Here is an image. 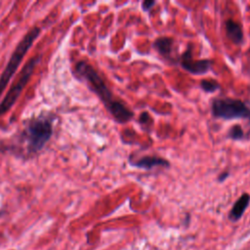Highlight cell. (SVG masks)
Returning <instances> with one entry per match:
<instances>
[{
	"label": "cell",
	"mask_w": 250,
	"mask_h": 250,
	"mask_svg": "<svg viewBox=\"0 0 250 250\" xmlns=\"http://www.w3.org/2000/svg\"><path fill=\"white\" fill-rule=\"evenodd\" d=\"M74 72L77 77L82 78L87 83L90 90L98 96L115 122L124 124L133 118L134 112L124 103L113 96V93L109 90L102 76L90 63L84 61L77 62Z\"/></svg>",
	"instance_id": "6da1fadb"
},
{
	"label": "cell",
	"mask_w": 250,
	"mask_h": 250,
	"mask_svg": "<svg viewBox=\"0 0 250 250\" xmlns=\"http://www.w3.org/2000/svg\"><path fill=\"white\" fill-rule=\"evenodd\" d=\"M53 135L52 119L47 116L31 118L23 132L27 150L31 153L40 151L49 142Z\"/></svg>",
	"instance_id": "7a4b0ae2"
},
{
	"label": "cell",
	"mask_w": 250,
	"mask_h": 250,
	"mask_svg": "<svg viewBox=\"0 0 250 250\" xmlns=\"http://www.w3.org/2000/svg\"><path fill=\"white\" fill-rule=\"evenodd\" d=\"M41 32V29L37 26L32 27L29 29L26 34L21 38V40L17 45L16 49L12 53L8 63L6 67L4 68L2 74L0 75V96L7 87L9 81L13 77V75L16 73V70L19 68L21 62L23 60V57L27 53V51L31 48L32 44L36 40V38L39 36Z\"/></svg>",
	"instance_id": "3957f363"
},
{
	"label": "cell",
	"mask_w": 250,
	"mask_h": 250,
	"mask_svg": "<svg viewBox=\"0 0 250 250\" xmlns=\"http://www.w3.org/2000/svg\"><path fill=\"white\" fill-rule=\"evenodd\" d=\"M214 117L226 120L244 118L250 121V106L241 100L232 98H217L211 104Z\"/></svg>",
	"instance_id": "277c9868"
},
{
	"label": "cell",
	"mask_w": 250,
	"mask_h": 250,
	"mask_svg": "<svg viewBox=\"0 0 250 250\" xmlns=\"http://www.w3.org/2000/svg\"><path fill=\"white\" fill-rule=\"evenodd\" d=\"M41 57L40 56H34L33 58L29 59L27 62L22 67L19 78L17 81L12 85L6 96L3 98L2 102L0 103V115L5 114L7 111L11 109V107L16 104L17 100L21 96L23 88L27 84L31 74L33 73V70L35 66L39 63Z\"/></svg>",
	"instance_id": "5b68a950"
},
{
	"label": "cell",
	"mask_w": 250,
	"mask_h": 250,
	"mask_svg": "<svg viewBox=\"0 0 250 250\" xmlns=\"http://www.w3.org/2000/svg\"><path fill=\"white\" fill-rule=\"evenodd\" d=\"M179 62L181 66L186 71L194 75L205 74L209 71V69L212 66V62L210 60H194L191 56L189 48L181 55Z\"/></svg>",
	"instance_id": "8992f818"
},
{
	"label": "cell",
	"mask_w": 250,
	"mask_h": 250,
	"mask_svg": "<svg viewBox=\"0 0 250 250\" xmlns=\"http://www.w3.org/2000/svg\"><path fill=\"white\" fill-rule=\"evenodd\" d=\"M175 39L172 37L161 36L154 40L152 46L156 50V52L166 61L175 62L177 49L175 48Z\"/></svg>",
	"instance_id": "52a82bcc"
},
{
	"label": "cell",
	"mask_w": 250,
	"mask_h": 250,
	"mask_svg": "<svg viewBox=\"0 0 250 250\" xmlns=\"http://www.w3.org/2000/svg\"><path fill=\"white\" fill-rule=\"evenodd\" d=\"M130 164L134 167L145 169V170H151L152 168H155V167H163V168L170 167V162L167 159L158 157V156H151V155L143 156L135 161L130 160Z\"/></svg>",
	"instance_id": "ba28073f"
},
{
	"label": "cell",
	"mask_w": 250,
	"mask_h": 250,
	"mask_svg": "<svg viewBox=\"0 0 250 250\" xmlns=\"http://www.w3.org/2000/svg\"><path fill=\"white\" fill-rule=\"evenodd\" d=\"M249 203H250V194L243 193L232 205L229 214V219L231 222L238 221L244 214L247 207L249 206Z\"/></svg>",
	"instance_id": "9c48e42d"
},
{
	"label": "cell",
	"mask_w": 250,
	"mask_h": 250,
	"mask_svg": "<svg viewBox=\"0 0 250 250\" xmlns=\"http://www.w3.org/2000/svg\"><path fill=\"white\" fill-rule=\"evenodd\" d=\"M225 27H226V34L232 43L241 44L243 42L244 35H243L242 27L238 22L229 19L226 21Z\"/></svg>",
	"instance_id": "30bf717a"
},
{
	"label": "cell",
	"mask_w": 250,
	"mask_h": 250,
	"mask_svg": "<svg viewBox=\"0 0 250 250\" xmlns=\"http://www.w3.org/2000/svg\"><path fill=\"white\" fill-rule=\"evenodd\" d=\"M199 86L206 93H214L221 88L220 84L214 79H202Z\"/></svg>",
	"instance_id": "8fae6325"
},
{
	"label": "cell",
	"mask_w": 250,
	"mask_h": 250,
	"mask_svg": "<svg viewBox=\"0 0 250 250\" xmlns=\"http://www.w3.org/2000/svg\"><path fill=\"white\" fill-rule=\"evenodd\" d=\"M228 137H229V139H231V140L239 141V140L244 139L245 134H244V131H243L242 127H241L239 124H234V125H232V126L229 129Z\"/></svg>",
	"instance_id": "7c38bea8"
},
{
	"label": "cell",
	"mask_w": 250,
	"mask_h": 250,
	"mask_svg": "<svg viewBox=\"0 0 250 250\" xmlns=\"http://www.w3.org/2000/svg\"><path fill=\"white\" fill-rule=\"evenodd\" d=\"M155 1H152V0H145L142 2V9L143 11L145 12H147L149 11L154 5H155Z\"/></svg>",
	"instance_id": "4fadbf2b"
},
{
	"label": "cell",
	"mask_w": 250,
	"mask_h": 250,
	"mask_svg": "<svg viewBox=\"0 0 250 250\" xmlns=\"http://www.w3.org/2000/svg\"><path fill=\"white\" fill-rule=\"evenodd\" d=\"M229 176V172H228V171L222 172V173L218 176V181H219L220 183H222V182H224Z\"/></svg>",
	"instance_id": "5bb4252c"
},
{
	"label": "cell",
	"mask_w": 250,
	"mask_h": 250,
	"mask_svg": "<svg viewBox=\"0 0 250 250\" xmlns=\"http://www.w3.org/2000/svg\"><path fill=\"white\" fill-rule=\"evenodd\" d=\"M2 214H3V212H0V217L2 216Z\"/></svg>",
	"instance_id": "9a60e30c"
}]
</instances>
